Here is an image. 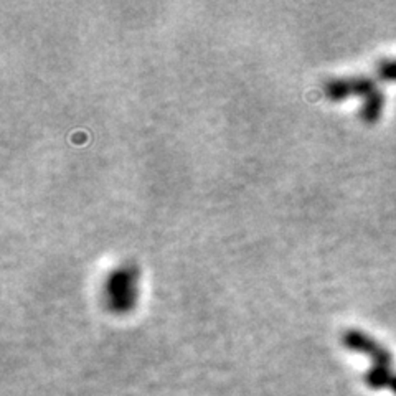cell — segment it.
I'll return each instance as SVG.
<instances>
[{
	"mask_svg": "<svg viewBox=\"0 0 396 396\" xmlns=\"http://www.w3.org/2000/svg\"><path fill=\"white\" fill-rule=\"evenodd\" d=\"M139 271L134 264H123L109 273L104 281V302L111 312L128 314L137 302Z\"/></svg>",
	"mask_w": 396,
	"mask_h": 396,
	"instance_id": "obj_1",
	"label": "cell"
},
{
	"mask_svg": "<svg viewBox=\"0 0 396 396\" xmlns=\"http://www.w3.org/2000/svg\"><path fill=\"white\" fill-rule=\"evenodd\" d=\"M375 89H378L376 80L370 78V76L360 75V76H347V78H334L328 80L323 85V93L330 101L349 99L352 96H359V98L365 99L366 96H370Z\"/></svg>",
	"mask_w": 396,
	"mask_h": 396,
	"instance_id": "obj_2",
	"label": "cell"
},
{
	"mask_svg": "<svg viewBox=\"0 0 396 396\" xmlns=\"http://www.w3.org/2000/svg\"><path fill=\"white\" fill-rule=\"evenodd\" d=\"M342 342L349 350L359 352V354L369 355V359L373 360V365H391V355L390 352L381 347L378 342L371 339L366 334H364L361 330H355V328H350L347 330L344 337H342Z\"/></svg>",
	"mask_w": 396,
	"mask_h": 396,
	"instance_id": "obj_3",
	"label": "cell"
},
{
	"mask_svg": "<svg viewBox=\"0 0 396 396\" xmlns=\"http://www.w3.org/2000/svg\"><path fill=\"white\" fill-rule=\"evenodd\" d=\"M385 109V93L380 88L375 89L370 96L364 99V104L360 108V118L365 124L378 123Z\"/></svg>",
	"mask_w": 396,
	"mask_h": 396,
	"instance_id": "obj_4",
	"label": "cell"
},
{
	"mask_svg": "<svg viewBox=\"0 0 396 396\" xmlns=\"http://www.w3.org/2000/svg\"><path fill=\"white\" fill-rule=\"evenodd\" d=\"M365 380L371 388H383V386L391 385L393 376L390 373V366L373 365L371 366V370H369V373H366Z\"/></svg>",
	"mask_w": 396,
	"mask_h": 396,
	"instance_id": "obj_5",
	"label": "cell"
},
{
	"mask_svg": "<svg viewBox=\"0 0 396 396\" xmlns=\"http://www.w3.org/2000/svg\"><path fill=\"white\" fill-rule=\"evenodd\" d=\"M376 76H378L380 81L395 83L396 81V60L380 61L378 66H376Z\"/></svg>",
	"mask_w": 396,
	"mask_h": 396,
	"instance_id": "obj_6",
	"label": "cell"
},
{
	"mask_svg": "<svg viewBox=\"0 0 396 396\" xmlns=\"http://www.w3.org/2000/svg\"><path fill=\"white\" fill-rule=\"evenodd\" d=\"M391 388H393V391H396V376H393V380H391Z\"/></svg>",
	"mask_w": 396,
	"mask_h": 396,
	"instance_id": "obj_7",
	"label": "cell"
}]
</instances>
